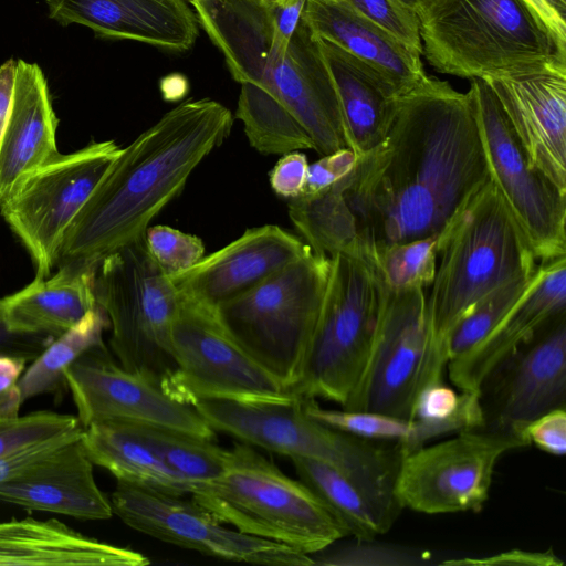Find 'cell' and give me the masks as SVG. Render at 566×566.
I'll return each instance as SVG.
<instances>
[{"label": "cell", "mask_w": 566, "mask_h": 566, "mask_svg": "<svg viewBox=\"0 0 566 566\" xmlns=\"http://www.w3.org/2000/svg\"><path fill=\"white\" fill-rule=\"evenodd\" d=\"M329 270L331 258L312 250L214 307L229 336L290 391L302 373Z\"/></svg>", "instance_id": "cell-7"}, {"label": "cell", "mask_w": 566, "mask_h": 566, "mask_svg": "<svg viewBox=\"0 0 566 566\" xmlns=\"http://www.w3.org/2000/svg\"><path fill=\"white\" fill-rule=\"evenodd\" d=\"M527 446L521 433L484 427L423 444L402 457L395 496L403 509L426 514L478 512L489 499L501 457Z\"/></svg>", "instance_id": "cell-12"}, {"label": "cell", "mask_w": 566, "mask_h": 566, "mask_svg": "<svg viewBox=\"0 0 566 566\" xmlns=\"http://www.w3.org/2000/svg\"><path fill=\"white\" fill-rule=\"evenodd\" d=\"M484 428L521 433L537 417L566 407V313L504 358L482 381ZM522 434V433H521Z\"/></svg>", "instance_id": "cell-18"}, {"label": "cell", "mask_w": 566, "mask_h": 566, "mask_svg": "<svg viewBox=\"0 0 566 566\" xmlns=\"http://www.w3.org/2000/svg\"><path fill=\"white\" fill-rule=\"evenodd\" d=\"M82 437L0 484V501L82 520H108L109 499L98 488Z\"/></svg>", "instance_id": "cell-23"}, {"label": "cell", "mask_w": 566, "mask_h": 566, "mask_svg": "<svg viewBox=\"0 0 566 566\" xmlns=\"http://www.w3.org/2000/svg\"><path fill=\"white\" fill-rule=\"evenodd\" d=\"M566 313V256L541 262L534 282L503 319L473 348L448 361L461 391L479 392L484 378L511 353Z\"/></svg>", "instance_id": "cell-22"}, {"label": "cell", "mask_w": 566, "mask_h": 566, "mask_svg": "<svg viewBox=\"0 0 566 566\" xmlns=\"http://www.w3.org/2000/svg\"><path fill=\"white\" fill-rule=\"evenodd\" d=\"M139 552L85 536L51 518L0 522V566H144Z\"/></svg>", "instance_id": "cell-27"}, {"label": "cell", "mask_w": 566, "mask_h": 566, "mask_svg": "<svg viewBox=\"0 0 566 566\" xmlns=\"http://www.w3.org/2000/svg\"><path fill=\"white\" fill-rule=\"evenodd\" d=\"M146 248L167 274L186 271L205 256L202 240L168 226H149L144 234Z\"/></svg>", "instance_id": "cell-36"}, {"label": "cell", "mask_w": 566, "mask_h": 566, "mask_svg": "<svg viewBox=\"0 0 566 566\" xmlns=\"http://www.w3.org/2000/svg\"><path fill=\"white\" fill-rule=\"evenodd\" d=\"M109 321L101 306L87 312L75 325L55 337L25 368L18 381L23 402L43 394L61 397L67 390L64 371L84 353L105 344Z\"/></svg>", "instance_id": "cell-32"}, {"label": "cell", "mask_w": 566, "mask_h": 566, "mask_svg": "<svg viewBox=\"0 0 566 566\" xmlns=\"http://www.w3.org/2000/svg\"><path fill=\"white\" fill-rule=\"evenodd\" d=\"M307 167L305 154L298 150L284 154L270 171L272 190L289 200L300 196L304 190Z\"/></svg>", "instance_id": "cell-44"}, {"label": "cell", "mask_w": 566, "mask_h": 566, "mask_svg": "<svg viewBox=\"0 0 566 566\" xmlns=\"http://www.w3.org/2000/svg\"><path fill=\"white\" fill-rule=\"evenodd\" d=\"M483 80L530 164L566 195V69Z\"/></svg>", "instance_id": "cell-19"}, {"label": "cell", "mask_w": 566, "mask_h": 566, "mask_svg": "<svg viewBox=\"0 0 566 566\" xmlns=\"http://www.w3.org/2000/svg\"><path fill=\"white\" fill-rule=\"evenodd\" d=\"M264 2L266 3H282V2H285L287 0H263Z\"/></svg>", "instance_id": "cell-51"}, {"label": "cell", "mask_w": 566, "mask_h": 566, "mask_svg": "<svg viewBox=\"0 0 566 566\" xmlns=\"http://www.w3.org/2000/svg\"><path fill=\"white\" fill-rule=\"evenodd\" d=\"M15 73L17 61L13 59L0 66V137L11 109Z\"/></svg>", "instance_id": "cell-46"}, {"label": "cell", "mask_w": 566, "mask_h": 566, "mask_svg": "<svg viewBox=\"0 0 566 566\" xmlns=\"http://www.w3.org/2000/svg\"><path fill=\"white\" fill-rule=\"evenodd\" d=\"M417 18L422 54L442 74L472 80L566 69V42L523 0H434Z\"/></svg>", "instance_id": "cell-5"}, {"label": "cell", "mask_w": 566, "mask_h": 566, "mask_svg": "<svg viewBox=\"0 0 566 566\" xmlns=\"http://www.w3.org/2000/svg\"><path fill=\"white\" fill-rule=\"evenodd\" d=\"M528 444L562 457L566 453V409L551 410L528 422L521 431Z\"/></svg>", "instance_id": "cell-41"}, {"label": "cell", "mask_w": 566, "mask_h": 566, "mask_svg": "<svg viewBox=\"0 0 566 566\" xmlns=\"http://www.w3.org/2000/svg\"><path fill=\"white\" fill-rule=\"evenodd\" d=\"M53 339L42 335L13 334L0 324V354L21 356L32 361Z\"/></svg>", "instance_id": "cell-45"}, {"label": "cell", "mask_w": 566, "mask_h": 566, "mask_svg": "<svg viewBox=\"0 0 566 566\" xmlns=\"http://www.w3.org/2000/svg\"><path fill=\"white\" fill-rule=\"evenodd\" d=\"M193 407L214 432L289 458L323 461L374 490L392 488L402 458L398 443L363 438L315 421L305 413L302 397L201 399Z\"/></svg>", "instance_id": "cell-8"}, {"label": "cell", "mask_w": 566, "mask_h": 566, "mask_svg": "<svg viewBox=\"0 0 566 566\" xmlns=\"http://www.w3.org/2000/svg\"><path fill=\"white\" fill-rule=\"evenodd\" d=\"M170 342L176 370L167 391L179 401L193 406L201 399L268 401L297 397L229 336L214 307L180 296Z\"/></svg>", "instance_id": "cell-13"}, {"label": "cell", "mask_w": 566, "mask_h": 566, "mask_svg": "<svg viewBox=\"0 0 566 566\" xmlns=\"http://www.w3.org/2000/svg\"><path fill=\"white\" fill-rule=\"evenodd\" d=\"M426 290L392 291L382 283L368 360L343 409L413 419L429 347Z\"/></svg>", "instance_id": "cell-16"}, {"label": "cell", "mask_w": 566, "mask_h": 566, "mask_svg": "<svg viewBox=\"0 0 566 566\" xmlns=\"http://www.w3.org/2000/svg\"><path fill=\"white\" fill-rule=\"evenodd\" d=\"M438 256L427 294L429 347L420 390L443 381L447 339L455 323L490 292L537 269L525 234L491 180L440 233Z\"/></svg>", "instance_id": "cell-4"}, {"label": "cell", "mask_w": 566, "mask_h": 566, "mask_svg": "<svg viewBox=\"0 0 566 566\" xmlns=\"http://www.w3.org/2000/svg\"><path fill=\"white\" fill-rule=\"evenodd\" d=\"M290 459L300 480L324 501L356 539H375L387 533L403 510L395 494L371 490L323 461Z\"/></svg>", "instance_id": "cell-29"}, {"label": "cell", "mask_w": 566, "mask_h": 566, "mask_svg": "<svg viewBox=\"0 0 566 566\" xmlns=\"http://www.w3.org/2000/svg\"><path fill=\"white\" fill-rule=\"evenodd\" d=\"M83 427L64 431L17 448L0 457V484L19 475L65 443L82 437Z\"/></svg>", "instance_id": "cell-40"}, {"label": "cell", "mask_w": 566, "mask_h": 566, "mask_svg": "<svg viewBox=\"0 0 566 566\" xmlns=\"http://www.w3.org/2000/svg\"><path fill=\"white\" fill-rule=\"evenodd\" d=\"M537 269L490 292L455 323L447 339L448 361L473 348L503 319L531 287Z\"/></svg>", "instance_id": "cell-34"}, {"label": "cell", "mask_w": 566, "mask_h": 566, "mask_svg": "<svg viewBox=\"0 0 566 566\" xmlns=\"http://www.w3.org/2000/svg\"><path fill=\"white\" fill-rule=\"evenodd\" d=\"M57 125L42 69L18 60L11 109L0 137V201L59 154Z\"/></svg>", "instance_id": "cell-24"}, {"label": "cell", "mask_w": 566, "mask_h": 566, "mask_svg": "<svg viewBox=\"0 0 566 566\" xmlns=\"http://www.w3.org/2000/svg\"><path fill=\"white\" fill-rule=\"evenodd\" d=\"M95 296L108 317L109 348L117 363L167 391L176 370L170 328L180 295L149 254L144 237L102 259Z\"/></svg>", "instance_id": "cell-9"}, {"label": "cell", "mask_w": 566, "mask_h": 566, "mask_svg": "<svg viewBox=\"0 0 566 566\" xmlns=\"http://www.w3.org/2000/svg\"><path fill=\"white\" fill-rule=\"evenodd\" d=\"M470 83L491 181L536 260L566 256V195L530 164L488 82Z\"/></svg>", "instance_id": "cell-14"}, {"label": "cell", "mask_w": 566, "mask_h": 566, "mask_svg": "<svg viewBox=\"0 0 566 566\" xmlns=\"http://www.w3.org/2000/svg\"><path fill=\"white\" fill-rule=\"evenodd\" d=\"M127 423L169 468L191 484V489L197 483L213 480L224 469L227 449L210 439L167 428Z\"/></svg>", "instance_id": "cell-33"}, {"label": "cell", "mask_w": 566, "mask_h": 566, "mask_svg": "<svg viewBox=\"0 0 566 566\" xmlns=\"http://www.w3.org/2000/svg\"><path fill=\"white\" fill-rule=\"evenodd\" d=\"M190 495L223 524L310 556L350 536L314 491L243 442L227 449L222 473Z\"/></svg>", "instance_id": "cell-6"}, {"label": "cell", "mask_w": 566, "mask_h": 566, "mask_svg": "<svg viewBox=\"0 0 566 566\" xmlns=\"http://www.w3.org/2000/svg\"><path fill=\"white\" fill-rule=\"evenodd\" d=\"M439 237L394 243L378 251L368 262L382 283L392 291L427 289L438 263Z\"/></svg>", "instance_id": "cell-35"}, {"label": "cell", "mask_w": 566, "mask_h": 566, "mask_svg": "<svg viewBox=\"0 0 566 566\" xmlns=\"http://www.w3.org/2000/svg\"><path fill=\"white\" fill-rule=\"evenodd\" d=\"M357 159L358 156L352 149L342 148L308 164L302 193L314 195L329 188L352 171Z\"/></svg>", "instance_id": "cell-42"}, {"label": "cell", "mask_w": 566, "mask_h": 566, "mask_svg": "<svg viewBox=\"0 0 566 566\" xmlns=\"http://www.w3.org/2000/svg\"><path fill=\"white\" fill-rule=\"evenodd\" d=\"M23 403L19 385L0 392V418L12 419L19 417Z\"/></svg>", "instance_id": "cell-49"}, {"label": "cell", "mask_w": 566, "mask_h": 566, "mask_svg": "<svg viewBox=\"0 0 566 566\" xmlns=\"http://www.w3.org/2000/svg\"><path fill=\"white\" fill-rule=\"evenodd\" d=\"M302 20L313 34L378 72L399 96L429 76L421 55L407 49L343 0H306Z\"/></svg>", "instance_id": "cell-26"}, {"label": "cell", "mask_w": 566, "mask_h": 566, "mask_svg": "<svg viewBox=\"0 0 566 566\" xmlns=\"http://www.w3.org/2000/svg\"><path fill=\"white\" fill-rule=\"evenodd\" d=\"M199 25L240 83V105L280 109L321 156L348 148L337 94L317 39L301 19L291 39L263 0H190Z\"/></svg>", "instance_id": "cell-3"}, {"label": "cell", "mask_w": 566, "mask_h": 566, "mask_svg": "<svg viewBox=\"0 0 566 566\" xmlns=\"http://www.w3.org/2000/svg\"><path fill=\"white\" fill-rule=\"evenodd\" d=\"M51 277L36 279L0 298V324L10 333L57 337L98 306L95 280L99 263L69 260Z\"/></svg>", "instance_id": "cell-25"}, {"label": "cell", "mask_w": 566, "mask_h": 566, "mask_svg": "<svg viewBox=\"0 0 566 566\" xmlns=\"http://www.w3.org/2000/svg\"><path fill=\"white\" fill-rule=\"evenodd\" d=\"M83 428L123 421L167 428L213 440L198 410L171 397L161 385L124 369L105 344L91 348L64 371Z\"/></svg>", "instance_id": "cell-17"}, {"label": "cell", "mask_w": 566, "mask_h": 566, "mask_svg": "<svg viewBox=\"0 0 566 566\" xmlns=\"http://www.w3.org/2000/svg\"><path fill=\"white\" fill-rule=\"evenodd\" d=\"M331 258L328 282L317 325L291 391L343 407L366 367L381 301L382 282L363 259Z\"/></svg>", "instance_id": "cell-10"}, {"label": "cell", "mask_w": 566, "mask_h": 566, "mask_svg": "<svg viewBox=\"0 0 566 566\" xmlns=\"http://www.w3.org/2000/svg\"><path fill=\"white\" fill-rule=\"evenodd\" d=\"M416 15L430 6L434 0H395Z\"/></svg>", "instance_id": "cell-50"}, {"label": "cell", "mask_w": 566, "mask_h": 566, "mask_svg": "<svg viewBox=\"0 0 566 566\" xmlns=\"http://www.w3.org/2000/svg\"><path fill=\"white\" fill-rule=\"evenodd\" d=\"M109 501L129 527L207 556L256 565H314L310 555L290 546L226 527L192 499L117 481Z\"/></svg>", "instance_id": "cell-15"}, {"label": "cell", "mask_w": 566, "mask_h": 566, "mask_svg": "<svg viewBox=\"0 0 566 566\" xmlns=\"http://www.w3.org/2000/svg\"><path fill=\"white\" fill-rule=\"evenodd\" d=\"M356 539V543L311 555L314 565L407 566L426 564L428 556L398 546Z\"/></svg>", "instance_id": "cell-37"}, {"label": "cell", "mask_w": 566, "mask_h": 566, "mask_svg": "<svg viewBox=\"0 0 566 566\" xmlns=\"http://www.w3.org/2000/svg\"><path fill=\"white\" fill-rule=\"evenodd\" d=\"M316 39L337 94L348 148L360 157L386 137L399 95L369 65L332 42Z\"/></svg>", "instance_id": "cell-28"}, {"label": "cell", "mask_w": 566, "mask_h": 566, "mask_svg": "<svg viewBox=\"0 0 566 566\" xmlns=\"http://www.w3.org/2000/svg\"><path fill=\"white\" fill-rule=\"evenodd\" d=\"M302 403L305 413L322 424L371 440L399 442L406 453L447 433L479 428L462 417L436 422L343 408L325 409L314 398H302Z\"/></svg>", "instance_id": "cell-31"}, {"label": "cell", "mask_w": 566, "mask_h": 566, "mask_svg": "<svg viewBox=\"0 0 566 566\" xmlns=\"http://www.w3.org/2000/svg\"><path fill=\"white\" fill-rule=\"evenodd\" d=\"M49 17L63 27L81 24L96 36L132 40L184 52L199 33L197 15L185 0H45Z\"/></svg>", "instance_id": "cell-21"}, {"label": "cell", "mask_w": 566, "mask_h": 566, "mask_svg": "<svg viewBox=\"0 0 566 566\" xmlns=\"http://www.w3.org/2000/svg\"><path fill=\"white\" fill-rule=\"evenodd\" d=\"M27 363L24 357L0 354V392L18 385Z\"/></svg>", "instance_id": "cell-48"}, {"label": "cell", "mask_w": 566, "mask_h": 566, "mask_svg": "<svg viewBox=\"0 0 566 566\" xmlns=\"http://www.w3.org/2000/svg\"><path fill=\"white\" fill-rule=\"evenodd\" d=\"M82 427L76 416L35 411L0 418V457L24 444Z\"/></svg>", "instance_id": "cell-38"}, {"label": "cell", "mask_w": 566, "mask_h": 566, "mask_svg": "<svg viewBox=\"0 0 566 566\" xmlns=\"http://www.w3.org/2000/svg\"><path fill=\"white\" fill-rule=\"evenodd\" d=\"M441 564L447 566H562L564 562L552 549L542 552L512 548L486 557L447 559Z\"/></svg>", "instance_id": "cell-43"}, {"label": "cell", "mask_w": 566, "mask_h": 566, "mask_svg": "<svg viewBox=\"0 0 566 566\" xmlns=\"http://www.w3.org/2000/svg\"><path fill=\"white\" fill-rule=\"evenodd\" d=\"M82 442L93 464L109 471L117 481L185 496L191 484L123 421H99L84 428Z\"/></svg>", "instance_id": "cell-30"}, {"label": "cell", "mask_w": 566, "mask_h": 566, "mask_svg": "<svg viewBox=\"0 0 566 566\" xmlns=\"http://www.w3.org/2000/svg\"><path fill=\"white\" fill-rule=\"evenodd\" d=\"M233 119L214 99L186 101L122 148L65 231L59 263H101L143 238L193 170L229 137Z\"/></svg>", "instance_id": "cell-2"}, {"label": "cell", "mask_w": 566, "mask_h": 566, "mask_svg": "<svg viewBox=\"0 0 566 566\" xmlns=\"http://www.w3.org/2000/svg\"><path fill=\"white\" fill-rule=\"evenodd\" d=\"M358 14L416 54H422L419 21L395 0H343Z\"/></svg>", "instance_id": "cell-39"}, {"label": "cell", "mask_w": 566, "mask_h": 566, "mask_svg": "<svg viewBox=\"0 0 566 566\" xmlns=\"http://www.w3.org/2000/svg\"><path fill=\"white\" fill-rule=\"evenodd\" d=\"M490 180L470 91L429 75L398 97L384 140L336 182L343 254L369 261L387 245L439 237Z\"/></svg>", "instance_id": "cell-1"}, {"label": "cell", "mask_w": 566, "mask_h": 566, "mask_svg": "<svg viewBox=\"0 0 566 566\" xmlns=\"http://www.w3.org/2000/svg\"><path fill=\"white\" fill-rule=\"evenodd\" d=\"M562 41L566 42L565 15L558 12L547 0H523Z\"/></svg>", "instance_id": "cell-47"}, {"label": "cell", "mask_w": 566, "mask_h": 566, "mask_svg": "<svg viewBox=\"0 0 566 566\" xmlns=\"http://www.w3.org/2000/svg\"><path fill=\"white\" fill-rule=\"evenodd\" d=\"M115 140L57 154L0 201V213L28 251L35 277L59 263L62 241L95 186L120 151Z\"/></svg>", "instance_id": "cell-11"}, {"label": "cell", "mask_w": 566, "mask_h": 566, "mask_svg": "<svg viewBox=\"0 0 566 566\" xmlns=\"http://www.w3.org/2000/svg\"><path fill=\"white\" fill-rule=\"evenodd\" d=\"M300 237L275 224L247 229L220 250L170 275L179 295L216 307L311 252Z\"/></svg>", "instance_id": "cell-20"}]
</instances>
